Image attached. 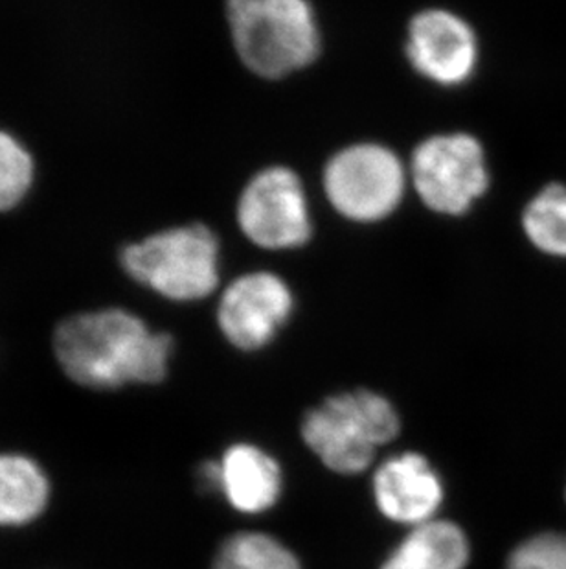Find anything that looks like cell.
<instances>
[{
	"label": "cell",
	"instance_id": "cell-10",
	"mask_svg": "<svg viewBox=\"0 0 566 569\" xmlns=\"http://www.w3.org/2000/svg\"><path fill=\"white\" fill-rule=\"evenodd\" d=\"M375 507L386 520L416 527L436 518L444 506V479L417 451L388 457L372 479Z\"/></svg>",
	"mask_w": 566,
	"mask_h": 569
},
{
	"label": "cell",
	"instance_id": "cell-5",
	"mask_svg": "<svg viewBox=\"0 0 566 569\" xmlns=\"http://www.w3.org/2000/svg\"><path fill=\"white\" fill-rule=\"evenodd\" d=\"M411 184L408 167L388 146L357 142L335 151L322 170L327 203L344 220L377 223L391 218Z\"/></svg>",
	"mask_w": 566,
	"mask_h": 569
},
{
	"label": "cell",
	"instance_id": "cell-9",
	"mask_svg": "<svg viewBox=\"0 0 566 569\" xmlns=\"http://www.w3.org/2000/svg\"><path fill=\"white\" fill-rule=\"evenodd\" d=\"M405 54L412 69L434 86L462 87L478 69L481 43L464 17L431 8L408 22Z\"/></svg>",
	"mask_w": 566,
	"mask_h": 569
},
{
	"label": "cell",
	"instance_id": "cell-7",
	"mask_svg": "<svg viewBox=\"0 0 566 569\" xmlns=\"http://www.w3.org/2000/svg\"><path fill=\"white\" fill-rule=\"evenodd\" d=\"M235 226L256 248L289 251L313 238L310 199L299 173L267 167L252 176L235 201Z\"/></svg>",
	"mask_w": 566,
	"mask_h": 569
},
{
	"label": "cell",
	"instance_id": "cell-14",
	"mask_svg": "<svg viewBox=\"0 0 566 569\" xmlns=\"http://www.w3.org/2000/svg\"><path fill=\"white\" fill-rule=\"evenodd\" d=\"M520 227L535 251L566 260V184L548 183L535 193L524 207Z\"/></svg>",
	"mask_w": 566,
	"mask_h": 569
},
{
	"label": "cell",
	"instance_id": "cell-2",
	"mask_svg": "<svg viewBox=\"0 0 566 569\" xmlns=\"http://www.w3.org/2000/svg\"><path fill=\"white\" fill-rule=\"evenodd\" d=\"M123 273L156 299L176 308L206 302L223 280V243L206 221L151 232L120 251Z\"/></svg>",
	"mask_w": 566,
	"mask_h": 569
},
{
	"label": "cell",
	"instance_id": "cell-17",
	"mask_svg": "<svg viewBox=\"0 0 566 569\" xmlns=\"http://www.w3.org/2000/svg\"><path fill=\"white\" fill-rule=\"evenodd\" d=\"M506 569H566V532L546 531L513 549Z\"/></svg>",
	"mask_w": 566,
	"mask_h": 569
},
{
	"label": "cell",
	"instance_id": "cell-3",
	"mask_svg": "<svg viewBox=\"0 0 566 569\" xmlns=\"http://www.w3.org/2000/svg\"><path fill=\"white\" fill-rule=\"evenodd\" d=\"M225 16L237 60L263 80H283L321 56L310 0H226Z\"/></svg>",
	"mask_w": 566,
	"mask_h": 569
},
{
	"label": "cell",
	"instance_id": "cell-1",
	"mask_svg": "<svg viewBox=\"0 0 566 569\" xmlns=\"http://www.w3.org/2000/svg\"><path fill=\"white\" fill-rule=\"evenodd\" d=\"M176 356V338L128 307L69 313L50 336V361L80 389L117 392L166 381Z\"/></svg>",
	"mask_w": 566,
	"mask_h": 569
},
{
	"label": "cell",
	"instance_id": "cell-15",
	"mask_svg": "<svg viewBox=\"0 0 566 569\" xmlns=\"http://www.w3.org/2000/svg\"><path fill=\"white\" fill-rule=\"evenodd\" d=\"M210 569H302L299 557L267 532H235L221 543Z\"/></svg>",
	"mask_w": 566,
	"mask_h": 569
},
{
	"label": "cell",
	"instance_id": "cell-4",
	"mask_svg": "<svg viewBox=\"0 0 566 569\" xmlns=\"http://www.w3.org/2000/svg\"><path fill=\"white\" fill-rule=\"evenodd\" d=\"M394 403L370 389H353L326 398L302 419L300 433L324 467L341 476H357L372 467L377 451L400 436Z\"/></svg>",
	"mask_w": 566,
	"mask_h": 569
},
{
	"label": "cell",
	"instance_id": "cell-8",
	"mask_svg": "<svg viewBox=\"0 0 566 569\" xmlns=\"http://www.w3.org/2000/svg\"><path fill=\"white\" fill-rule=\"evenodd\" d=\"M293 312V291L280 274L251 271L223 288L215 302V325L234 349L257 352L273 343Z\"/></svg>",
	"mask_w": 566,
	"mask_h": 569
},
{
	"label": "cell",
	"instance_id": "cell-6",
	"mask_svg": "<svg viewBox=\"0 0 566 569\" xmlns=\"http://www.w3.org/2000/svg\"><path fill=\"white\" fill-rule=\"evenodd\" d=\"M408 179L431 212L459 218L492 187L486 150L465 131L431 134L412 151Z\"/></svg>",
	"mask_w": 566,
	"mask_h": 569
},
{
	"label": "cell",
	"instance_id": "cell-16",
	"mask_svg": "<svg viewBox=\"0 0 566 569\" xmlns=\"http://www.w3.org/2000/svg\"><path fill=\"white\" fill-rule=\"evenodd\" d=\"M38 162L16 133L0 128V214L19 209L32 192Z\"/></svg>",
	"mask_w": 566,
	"mask_h": 569
},
{
	"label": "cell",
	"instance_id": "cell-12",
	"mask_svg": "<svg viewBox=\"0 0 566 569\" xmlns=\"http://www.w3.org/2000/svg\"><path fill=\"white\" fill-rule=\"evenodd\" d=\"M54 503V481L38 457L0 450V531L38 526Z\"/></svg>",
	"mask_w": 566,
	"mask_h": 569
},
{
	"label": "cell",
	"instance_id": "cell-13",
	"mask_svg": "<svg viewBox=\"0 0 566 569\" xmlns=\"http://www.w3.org/2000/svg\"><path fill=\"white\" fill-rule=\"evenodd\" d=\"M469 560L471 542L464 529L434 518L411 527L380 569H465Z\"/></svg>",
	"mask_w": 566,
	"mask_h": 569
},
{
	"label": "cell",
	"instance_id": "cell-11",
	"mask_svg": "<svg viewBox=\"0 0 566 569\" xmlns=\"http://www.w3.org/2000/svg\"><path fill=\"white\" fill-rule=\"evenodd\" d=\"M218 467V495L241 515H263L282 498L283 472L269 451L251 442L230 445Z\"/></svg>",
	"mask_w": 566,
	"mask_h": 569
}]
</instances>
